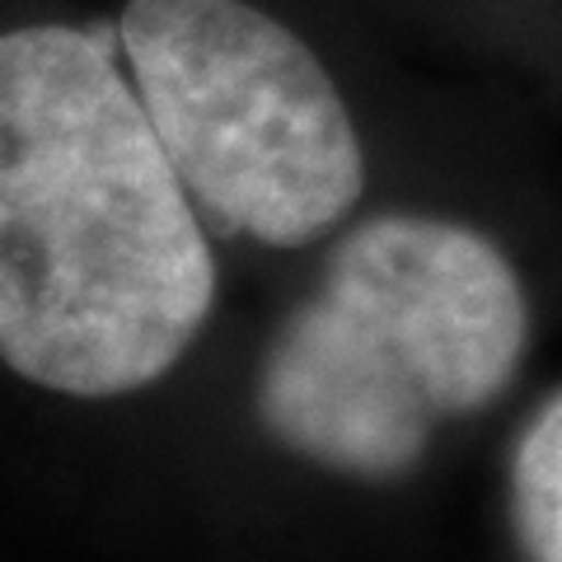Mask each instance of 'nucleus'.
Segmentation results:
<instances>
[{
    "mask_svg": "<svg viewBox=\"0 0 562 562\" xmlns=\"http://www.w3.org/2000/svg\"><path fill=\"white\" fill-rule=\"evenodd\" d=\"M216 258L160 132L94 33H0V361L70 398L169 375Z\"/></svg>",
    "mask_w": 562,
    "mask_h": 562,
    "instance_id": "obj_1",
    "label": "nucleus"
},
{
    "mask_svg": "<svg viewBox=\"0 0 562 562\" xmlns=\"http://www.w3.org/2000/svg\"><path fill=\"white\" fill-rule=\"evenodd\" d=\"M530 310L492 239L436 216H375L328 258L319 295L262 361V427L305 460L394 479L431 427L512 384Z\"/></svg>",
    "mask_w": 562,
    "mask_h": 562,
    "instance_id": "obj_2",
    "label": "nucleus"
},
{
    "mask_svg": "<svg viewBox=\"0 0 562 562\" xmlns=\"http://www.w3.org/2000/svg\"><path fill=\"white\" fill-rule=\"evenodd\" d=\"M122 57L188 198L225 235L295 249L366 188L361 140L319 57L244 0H132Z\"/></svg>",
    "mask_w": 562,
    "mask_h": 562,
    "instance_id": "obj_3",
    "label": "nucleus"
},
{
    "mask_svg": "<svg viewBox=\"0 0 562 562\" xmlns=\"http://www.w3.org/2000/svg\"><path fill=\"white\" fill-rule=\"evenodd\" d=\"M512 512L535 562H562V394L549 398L516 446Z\"/></svg>",
    "mask_w": 562,
    "mask_h": 562,
    "instance_id": "obj_4",
    "label": "nucleus"
}]
</instances>
